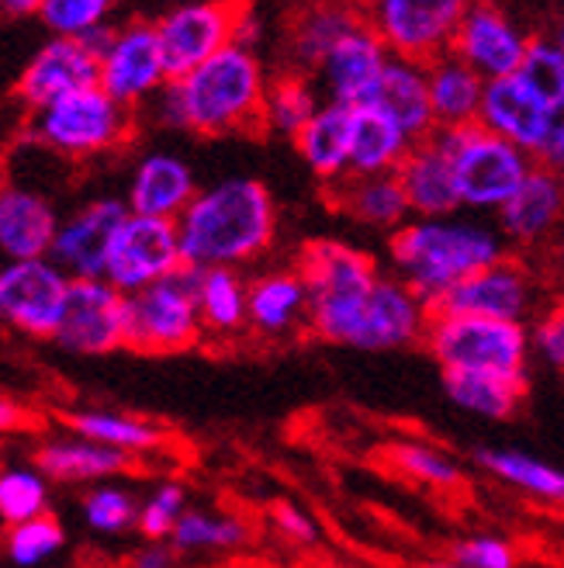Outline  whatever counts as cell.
Listing matches in <instances>:
<instances>
[{
	"label": "cell",
	"mask_w": 564,
	"mask_h": 568,
	"mask_svg": "<svg viewBox=\"0 0 564 568\" xmlns=\"http://www.w3.org/2000/svg\"><path fill=\"white\" fill-rule=\"evenodd\" d=\"M332 202L343 212H350L357 222H368L375 230H399L409 215L406 194L394 181V174H378V178H340L336 181Z\"/></svg>",
	"instance_id": "obj_29"
},
{
	"label": "cell",
	"mask_w": 564,
	"mask_h": 568,
	"mask_svg": "<svg viewBox=\"0 0 564 568\" xmlns=\"http://www.w3.org/2000/svg\"><path fill=\"white\" fill-rule=\"evenodd\" d=\"M24 426H28V413L11 399H0V434L24 430Z\"/></svg>",
	"instance_id": "obj_50"
},
{
	"label": "cell",
	"mask_w": 564,
	"mask_h": 568,
	"mask_svg": "<svg viewBox=\"0 0 564 568\" xmlns=\"http://www.w3.org/2000/svg\"><path fill=\"white\" fill-rule=\"evenodd\" d=\"M530 302H533V288L526 271L513 261H499L454 284L430 308V316H478V320L520 323Z\"/></svg>",
	"instance_id": "obj_17"
},
{
	"label": "cell",
	"mask_w": 564,
	"mask_h": 568,
	"mask_svg": "<svg viewBox=\"0 0 564 568\" xmlns=\"http://www.w3.org/2000/svg\"><path fill=\"white\" fill-rule=\"evenodd\" d=\"M316 108H319V98L312 91V83L298 73H288V77L267 83L260 122H267L274 132L298 135L305 129V122L316 115Z\"/></svg>",
	"instance_id": "obj_37"
},
{
	"label": "cell",
	"mask_w": 564,
	"mask_h": 568,
	"mask_svg": "<svg viewBox=\"0 0 564 568\" xmlns=\"http://www.w3.org/2000/svg\"><path fill=\"white\" fill-rule=\"evenodd\" d=\"M181 514H184V489L177 481H166V486H160L150 496V503L139 509L135 520H139V530H143L153 545H160L163 537H171Z\"/></svg>",
	"instance_id": "obj_45"
},
{
	"label": "cell",
	"mask_w": 564,
	"mask_h": 568,
	"mask_svg": "<svg viewBox=\"0 0 564 568\" xmlns=\"http://www.w3.org/2000/svg\"><path fill=\"white\" fill-rule=\"evenodd\" d=\"M98 67L101 63L94 55L88 49H80L73 39H52L24 67L18 80V98L28 108L42 111L60 98L98 88Z\"/></svg>",
	"instance_id": "obj_19"
},
{
	"label": "cell",
	"mask_w": 564,
	"mask_h": 568,
	"mask_svg": "<svg viewBox=\"0 0 564 568\" xmlns=\"http://www.w3.org/2000/svg\"><path fill=\"white\" fill-rule=\"evenodd\" d=\"M422 70H427V98H430L433 125H474L485 80L450 52L437 55Z\"/></svg>",
	"instance_id": "obj_27"
},
{
	"label": "cell",
	"mask_w": 564,
	"mask_h": 568,
	"mask_svg": "<svg viewBox=\"0 0 564 568\" xmlns=\"http://www.w3.org/2000/svg\"><path fill=\"white\" fill-rule=\"evenodd\" d=\"M277 524H280V530L291 537V541H301V545L316 541V534H319L312 517L301 514V509H295V506H280L277 509Z\"/></svg>",
	"instance_id": "obj_48"
},
{
	"label": "cell",
	"mask_w": 564,
	"mask_h": 568,
	"mask_svg": "<svg viewBox=\"0 0 564 568\" xmlns=\"http://www.w3.org/2000/svg\"><path fill=\"white\" fill-rule=\"evenodd\" d=\"M526 45L530 39L523 28L505 11L492 4H468L450 39V55H458L482 80H502L520 70Z\"/></svg>",
	"instance_id": "obj_13"
},
{
	"label": "cell",
	"mask_w": 564,
	"mask_h": 568,
	"mask_svg": "<svg viewBox=\"0 0 564 568\" xmlns=\"http://www.w3.org/2000/svg\"><path fill=\"white\" fill-rule=\"evenodd\" d=\"M478 462L482 468H489L495 478L510 481V486L526 489L530 496L541 499H561L564 496V475L537 458H530L523 450H505V447H482L478 450Z\"/></svg>",
	"instance_id": "obj_35"
},
{
	"label": "cell",
	"mask_w": 564,
	"mask_h": 568,
	"mask_svg": "<svg viewBox=\"0 0 564 568\" xmlns=\"http://www.w3.org/2000/svg\"><path fill=\"white\" fill-rule=\"evenodd\" d=\"M308 302L305 281L298 274H267L246 288V323L264 333L288 329Z\"/></svg>",
	"instance_id": "obj_32"
},
{
	"label": "cell",
	"mask_w": 564,
	"mask_h": 568,
	"mask_svg": "<svg viewBox=\"0 0 564 568\" xmlns=\"http://www.w3.org/2000/svg\"><path fill=\"white\" fill-rule=\"evenodd\" d=\"M360 108L378 111V115L399 125L412 142H422L437 129L430 115V98H427V70L406 60H394V55H388L378 83L371 88V94L363 98Z\"/></svg>",
	"instance_id": "obj_22"
},
{
	"label": "cell",
	"mask_w": 564,
	"mask_h": 568,
	"mask_svg": "<svg viewBox=\"0 0 564 568\" xmlns=\"http://www.w3.org/2000/svg\"><path fill=\"white\" fill-rule=\"evenodd\" d=\"M454 561L458 568H513L516 555L502 537H468V541L454 545Z\"/></svg>",
	"instance_id": "obj_46"
},
{
	"label": "cell",
	"mask_w": 564,
	"mask_h": 568,
	"mask_svg": "<svg viewBox=\"0 0 564 568\" xmlns=\"http://www.w3.org/2000/svg\"><path fill=\"white\" fill-rule=\"evenodd\" d=\"M132 568H174V551L166 545H150L143 555L135 558Z\"/></svg>",
	"instance_id": "obj_51"
},
{
	"label": "cell",
	"mask_w": 564,
	"mask_h": 568,
	"mask_svg": "<svg viewBox=\"0 0 564 568\" xmlns=\"http://www.w3.org/2000/svg\"><path fill=\"white\" fill-rule=\"evenodd\" d=\"M502 230L510 240L533 243L547 236L561 219V178L533 163L520 191L502 209Z\"/></svg>",
	"instance_id": "obj_26"
},
{
	"label": "cell",
	"mask_w": 564,
	"mask_h": 568,
	"mask_svg": "<svg viewBox=\"0 0 564 568\" xmlns=\"http://www.w3.org/2000/svg\"><path fill=\"white\" fill-rule=\"evenodd\" d=\"M530 170L533 160L526 153L471 125L464 146L454 156V181H458L461 205L502 209L520 191Z\"/></svg>",
	"instance_id": "obj_9"
},
{
	"label": "cell",
	"mask_w": 564,
	"mask_h": 568,
	"mask_svg": "<svg viewBox=\"0 0 564 568\" xmlns=\"http://www.w3.org/2000/svg\"><path fill=\"white\" fill-rule=\"evenodd\" d=\"M516 77L551 111H557V115H561V104H564V49H561V42L533 39L526 45V55H523Z\"/></svg>",
	"instance_id": "obj_38"
},
{
	"label": "cell",
	"mask_w": 564,
	"mask_h": 568,
	"mask_svg": "<svg viewBox=\"0 0 564 568\" xmlns=\"http://www.w3.org/2000/svg\"><path fill=\"white\" fill-rule=\"evenodd\" d=\"M357 24H363V18L357 11H350V8H308V11H301L295 28H291L295 67L301 73L305 70H319L326 55L340 45Z\"/></svg>",
	"instance_id": "obj_31"
},
{
	"label": "cell",
	"mask_w": 564,
	"mask_h": 568,
	"mask_svg": "<svg viewBox=\"0 0 564 568\" xmlns=\"http://www.w3.org/2000/svg\"><path fill=\"white\" fill-rule=\"evenodd\" d=\"M55 209L28 187H0V253L21 261H45L55 236Z\"/></svg>",
	"instance_id": "obj_23"
},
{
	"label": "cell",
	"mask_w": 564,
	"mask_h": 568,
	"mask_svg": "<svg viewBox=\"0 0 564 568\" xmlns=\"http://www.w3.org/2000/svg\"><path fill=\"white\" fill-rule=\"evenodd\" d=\"M243 8L229 4H184L153 24L166 80H181L215 52L233 45Z\"/></svg>",
	"instance_id": "obj_10"
},
{
	"label": "cell",
	"mask_w": 564,
	"mask_h": 568,
	"mask_svg": "<svg viewBox=\"0 0 564 568\" xmlns=\"http://www.w3.org/2000/svg\"><path fill=\"white\" fill-rule=\"evenodd\" d=\"M197 284H202V271L181 264L174 274H166L150 288L125 295V347L146 354H171L191 347L202 333Z\"/></svg>",
	"instance_id": "obj_5"
},
{
	"label": "cell",
	"mask_w": 564,
	"mask_h": 568,
	"mask_svg": "<svg viewBox=\"0 0 564 568\" xmlns=\"http://www.w3.org/2000/svg\"><path fill=\"white\" fill-rule=\"evenodd\" d=\"M70 426L80 434V440L104 444L115 450H153L163 444V430L146 419L122 416V413H76L70 416Z\"/></svg>",
	"instance_id": "obj_34"
},
{
	"label": "cell",
	"mask_w": 564,
	"mask_h": 568,
	"mask_svg": "<svg viewBox=\"0 0 564 568\" xmlns=\"http://www.w3.org/2000/svg\"><path fill=\"white\" fill-rule=\"evenodd\" d=\"M267 77L253 49L225 45L212 60L194 67L181 80H166L156 91L163 125L191 132H236L260 122Z\"/></svg>",
	"instance_id": "obj_2"
},
{
	"label": "cell",
	"mask_w": 564,
	"mask_h": 568,
	"mask_svg": "<svg viewBox=\"0 0 564 568\" xmlns=\"http://www.w3.org/2000/svg\"><path fill=\"white\" fill-rule=\"evenodd\" d=\"M388 458L399 465L406 475L427 481V486H437V489H454L461 481L458 462H450L443 450L427 447V444H394L388 450Z\"/></svg>",
	"instance_id": "obj_41"
},
{
	"label": "cell",
	"mask_w": 564,
	"mask_h": 568,
	"mask_svg": "<svg viewBox=\"0 0 564 568\" xmlns=\"http://www.w3.org/2000/svg\"><path fill=\"white\" fill-rule=\"evenodd\" d=\"M557 122H561L557 111H551L516 73L502 80H485L482 101H478V119H474V125L482 132L510 142V146H516L533 160V153L544 146V139Z\"/></svg>",
	"instance_id": "obj_14"
},
{
	"label": "cell",
	"mask_w": 564,
	"mask_h": 568,
	"mask_svg": "<svg viewBox=\"0 0 564 568\" xmlns=\"http://www.w3.org/2000/svg\"><path fill=\"white\" fill-rule=\"evenodd\" d=\"M537 351L547 357V364L561 367L564 364V316L561 312H551V316L537 326Z\"/></svg>",
	"instance_id": "obj_47"
},
{
	"label": "cell",
	"mask_w": 564,
	"mask_h": 568,
	"mask_svg": "<svg viewBox=\"0 0 564 568\" xmlns=\"http://www.w3.org/2000/svg\"><path fill=\"white\" fill-rule=\"evenodd\" d=\"M115 36H119V28L115 24H107V21H101V24H94V28H88L83 36H76L73 42L80 45V49H88L94 60L101 63L104 55H107V49L115 45Z\"/></svg>",
	"instance_id": "obj_49"
},
{
	"label": "cell",
	"mask_w": 564,
	"mask_h": 568,
	"mask_svg": "<svg viewBox=\"0 0 564 568\" xmlns=\"http://www.w3.org/2000/svg\"><path fill=\"white\" fill-rule=\"evenodd\" d=\"M49 486L32 468H8L0 471V520L18 527L45 514Z\"/></svg>",
	"instance_id": "obj_40"
},
{
	"label": "cell",
	"mask_w": 564,
	"mask_h": 568,
	"mask_svg": "<svg viewBox=\"0 0 564 568\" xmlns=\"http://www.w3.org/2000/svg\"><path fill=\"white\" fill-rule=\"evenodd\" d=\"M197 194L191 166L177 156L153 153L135 166L129 187V212L146 219H177Z\"/></svg>",
	"instance_id": "obj_24"
},
{
	"label": "cell",
	"mask_w": 564,
	"mask_h": 568,
	"mask_svg": "<svg viewBox=\"0 0 564 568\" xmlns=\"http://www.w3.org/2000/svg\"><path fill=\"white\" fill-rule=\"evenodd\" d=\"M384 63H388V49L371 32V24L368 21L357 24L319 67V80H322V91L329 94V104L360 108L363 98H368L378 83Z\"/></svg>",
	"instance_id": "obj_20"
},
{
	"label": "cell",
	"mask_w": 564,
	"mask_h": 568,
	"mask_svg": "<svg viewBox=\"0 0 564 568\" xmlns=\"http://www.w3.org/2000/svg\"><path fill=\"white\" fill-rule=\"evenodd\" d=\"M166 83L163 60L153 24L135 21L129 28H119L115 45L107 49V55L98 67V88L122 108L132 111V104L146 101Z\"/></svg>",
	"instance_id": "obj_18"
},
{
	"label": "cell",
	"mask_w": 564,
	"mask_h": 568,
	"mask_svg": "<svg viewBox=\"0 0 564 568\" xmlns=\"http://www.w3.org/2000/svg\"><path fill=\"white\" fill-rule=\"evenodd\" d=\"M0 11H8V14H32V11H39V4L35 0H8L4 8Z\"/></svg>",
	"instance_id": "obj_52"
},
{
	"label": "cell",
	"mask_w": 564,
	"mask_h": 568,
	"mask_svg": "<svg viewBox=\"0 0 564 568\" xmlns=\"http://www.w3.org/2000/svg\"><path fill=\"white\" fill-rule=\"evenodd\" d=\"M70 277L49 261H21L0 271V320L32 333L52 336L60 323Z\"/></svg>",
	"instance_id": "obj_16"
},
{
	"label": "cell",
	"mask_w": 564,
	"mask_h": 568,
	"mask_svg": "<svg viewBox=\"0 0 564 568\" xmlns=\"http://www.w3.org/2000/svg\"><path fill=\"white\" fill-rule=\"evenodd\" d=\"M83 509H88V524L101 534H119L125 527L135 524V514L139 506L132 503V496L125 489H115V486H101L88 496V503H83Z\"/></svg>",
	"instance_id": "obj_44"
},
{
	"label": "cell",
	"mask_w": 564,
	"mask_h": 568,
	"mask_svg": "<svg viewBox=\"0 0 564 568\" xmlns=\"http://www.w3.org/2000/svg\"><path fill=\"white\" fill-rule=\"evenodd\" d=\"M409 150H412V139L399 125L388 122L371 108H353L347 174H353V178L394 174Z\"/></svg>",
	"instance_id": "obj_25"
},
{
	"label": "cell",
	"mask_w": 564,
	"mask_h": 568,
	"mask_svg": "<svg viewBox=\"0 0 564 568\" xmlns=\"http://www.w3.org/2000/svg\"><path fill=\"white\" fill-rule=\"evenodd\" d=\"M391 261L427 312L464 277L502 261L492 230L461 219H416L391 236Z\"/></svg>",
	"instance_id": "obj_3"
},
{
	"label": "cell",
	"mask_w": 564,
	"mask_h": 568,
	"mask_svg": "<svg viewBox=\"0 0 564 568\" xmlns=\"http://www.w3.org/2000/svg\"><path fill=\"white\" fill-rule=\"evenodd\" d=\"M464 8V0H381L368 24L388 55L427 67L450 52Z\"/></svg>",
	"instance_id": "obj_7"
},
{
	"label": "cell",
	"mask_w": 564,
	"mask_h": 568,
	"mask_svg": "<svg viewBox=\"0 0 564 568\" xmlns=\"http://www.w3.org/2000/svg\"><path fill=\"white\" fill-rule=\"evenodd\" d=\"M197 323L215 333H236L246 326V284L229 267L202 271L197 284Z\"/></svg>",
	"instance_id": "obj_33"
},
{
	"label": "cell",
	"mask_w": 564,
	"mask_h": 568,
	"mask_svg": "<svg viewBox=\"0 0 564 568\" xmlns=\"http://www.w3.org/2000/svg\"><path fill=\"white\" fill-rule=\"evenodd\" d=\"M443 388L454 399V406L485 419H510L526 392V385L520 382H502L489 375H447Z\"/></svg>",
	"instance_id": "obj_36"
},
{
	"label": "cell",
	"mask_w": 564,
	"mask_h": 568,
	"mask_svg": "<svg viewBox=\"0 0 564 568\" xmlns=\"http://www.w3.org/2000/svg\"><path fill=\"white\" fill-rule=\"evenodd\" d=\"M350 119L353 108L343 104H319L316 115L305 122L295 135L301 160L316 170L322 181L347 178V153H350Z\"/></svg>",
	"instance_id": "obj_28"
},
{
	"label": "cell",
	"mask_w": 564,
	"mask_h": 568,
	"mask_svg": "<svg viewBox=\"0 0 564 568\" xmlns=\"http://www.w3.org/2000/svg\"><path fill=\"white\" fill-rule=\"evenodd\" d=\"M52 339L73 354H111L125 347V295L104 281H70Z\"/></svg>",
	"instance_id": "obj_11"
},
{
	"label": "cell",
	"mask_w": 564,
	"mask_h": 568,
	"mask_svg": "<svg viewBox=\"0 0 564 568\" xmlns=\"http://www.w3.org/2000/svg\"><path fill=\"white\" fill-rule=\"evenodd\" d=\"M427 568H458V565H447V561H430Z\"/></svg>",
	"instance_id": "obj_53"
},
{
	"label": "cell",
	"mask_w": 564,
	"mask_h": 568,
	"mask_svg": "<svg viewBox=\"0 0 564 568\" xmlns=\"http://www.w3.org/2000/svg\"><path fill=\"white\" fill-rule=\"evenodd\" d=\"M63 541H66L63 527L55 524L49 514H42V517H35V520L11 527V537H8V555H11V561H14V565L32 568V565H42L49 555L60 551V548H63Z\"/></svg>",
	"instance_id": "obj_42"
},
{
	"label": "cell",
	"mask_w": 564,
	"mask_h": 568,
	"mask_svg": "<svg viewBox=\"0 0 564 568\" xmlns=\"http://www.w3.org/2000/svg\"><path fill=\"white\" fill-rule=\"evenodd\" d=\"M409 212L419 219H450L461 209V194L454 181V163H450L430 139L412 142V150L394 170Z\"/></svg>",
	"instance_id": "obj_21"
},
{
	"label": "cell",
	"mask_w": 564,
	"mask_h": 568,
	"mask_svg": "<svg viewBox=\"0 0 564 568\" xmlns=\"http://www.w3.org/2000/svg\"><path fill=\"white\" fill-rule=\"evenodd\" d=\"M427 344L447 375H489L526 385V329L478 316H430Z\"/></svg>",
	"instance_id": "obj_4"
},
{
	"label": "cell",
	"mask_w": 564,
	"mask_h": 568,
	"mask_svg": "<svg viewBox=\"0 0 564 568\" xmlns=\"http://www.w3.org/2000/svg\"><path fill=\"white\" fill-rule=\"evenodd\" d=\"M132 111L111 101L101 88L76 91L70 98L52 101L35 115V135L45 146L66 156L104 153L129 135Z\"/></svg>",
	"instance_id": "obj_6"
},
{
	"label": "cell",
	"mask_w": 564,
	"mask_h": 568,
	"mask_svg": "<svg viewBox=\"0 0 564 568\" xmlns=\"http://www.w3.org/2000/svg\"><path fill=\"white\" fill-rule=\"evenodd\" d=\"M125 215L129 209L119 197H98L88 209L55 225L45 261L60 267L70 281H101L111 240H115Z\"/></svg>",
	"instance_id": "obj_15"
},
{
	"label": "cell",
	"mask_w": 564,
	"mask_h": 568,
	"mask_svg": "<svg viewBox=\"0 0 564 568\" xmlns=\"http://www.w3.org/2000/svg\"><path fill=\"white\" fill-rule=\"evenodd\" d=\"M270 191L253 178H229L191 197V205L174 219L181 264L212 271L236 267L264 253L274 240Z\"/></svg>",
	"instance_id": "obj_1"
},
{
	"label": "cell",
	"mask_w": 564,
	"mask_h": 568,
	"mask_svg": "<svg viewBox=\"0 0 564 568\" xmlns=\"http://www.w3.org/2000/svg\"><path fill=\"white\" fill-rule=\"evenodd\" d=\"M430 312L402 281L378 277L371 295L363 298L357 316L350 320L340 344L357 351H394L427 333Z\"/></svg>",
	"instance_id": "obj_12"
},
{
	"label": "cell",
	"mask_w": 564,
	"mask_h": 568,
	"mask_svg": "<svg viewBox=\"0 0 564 568\" xmlns=\"http://www.w3.org/2000/svg\"><path fill=\"white\" fill-rule=\"evenodd\" d=\"M249 537L246 524L239 517H212L202 514V509H184L177 517L174 530H171V541L174 548H236Z\"/></svg>",
	"instance_id": "obj_39"
},
{
	"label": "cell",
	"mask_w": 564,
	"mask_h": 568,
	"mask_svg": "<svg viewBox=\"0 0 564 568\" xmlns=\"http://www.w3.org/2000/svg\"><path fill=\"white\" fill-rule=\"evenodd\" d=\"M35 465L42 478H63V481H80V478H104L119 475L132 465V454L91 444V440H55L42 444L35 454Z\"/></svg>",
	"instance_id": "obj_30"
},
{
	"label": "cell",
	"mask_w": 564,
	"mask_h": 568,
	"mask_svg": "<svg viewBox=\"0 0 564 568\" xmlns=\"http://www.w3.org/2000/svg\"><path fill=\"white\" fill-rule=\"evenodd\" d=\"M181 267L177 230L171 219L125 215L115 240H111L101 281L111 284L119 295H135L163 281Z\"/></svg>",
	"instance_id": "obj_8"
},
{
	"label": "cell",
	"mask_w": 564,
	"mask_h": 568,
	"mask_svg": "<svg viewBox=\"0 0 564 568\" xmlns=\"http://www.w3.org/2000/svg\"><path fill=\"white\" fill-rule=\"evenodd\" d=\"M107 0H42L39 18L52 28L55 39H76L88 28L107 21Z\"/></svg>",
	"instance_id": "obj_43"
}]
</instances>
